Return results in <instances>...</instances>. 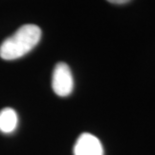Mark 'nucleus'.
Returning a JSON list of instances; mask_svg holds the SVG:
<instances>
[{"mask_svg": "<svg viewBox=\"0 0 155 155\" xmlns=\"http://www.w3.org/2000/svg\"><path fill=\"white\" fill-rule=\"evenodd\" d=\"M41 38V29L37 25H22L14 34L5 39L0 45V57L4 60H14L29 53Z\"/></svg>", "mask_w": 155, "mask_h": 155, "instance_id": "1", "label": "nucleus"}, {"mask_svg": "<svg viewBox=\"0 0 155 155\" xmlns=\"http://www.w3.org/2000/svg\"><path fill=\"white\" fill-rule=\"evenodd\" d=\"M73 76L69 66L64 62L55 65L52 73V89L60 97H66L73 90Z\"/></svg>", "mask_w": 155, "mask_h": 155, "instance_id": "2", "label": "nucleus"}, {"mask_svg": "<svg viewBox=\"0 0 155 155\" xmlns=\"http://www.w3.org/2000/svg\"><path fill=\"white\" fill-rule=\"evenodd\" d=\"M74 155H103V146L96 136L82 133L77 138L73 148Z\"/></svg>", "mask_w": 155, "mask_h": 155, "instance_id": "3", "label": "nucleus"}, {"mask_svg": "<svg viewBox=\"0 0 155 155\" xmlns=\"http://www.w3.org/2000/svg\"><path fill=\"white\" fill-rule=\"evenodd\" d=\"M18 124V116L15 110L6 107L0 111V131L3 133L13 132Z\"/></svg>", "mask_w": 155, "mask_h": 155, "instance_id": "4", "label": "nucleus"}, {"mask_svg": "<svg viewBox=\"0 0 155 155\" xmlns=\"http://www.w3.org/2000/svg\"><path fill=\"white\" fill-rule=\"evenodd\" d=\"M107 1L113 3V4H125V3L129 2L130 0H107Z\"/></svg>", "mask_w": 155, "mask_h": 155, "instance_id": "5", "label": "nucleus"}]
</instances>
